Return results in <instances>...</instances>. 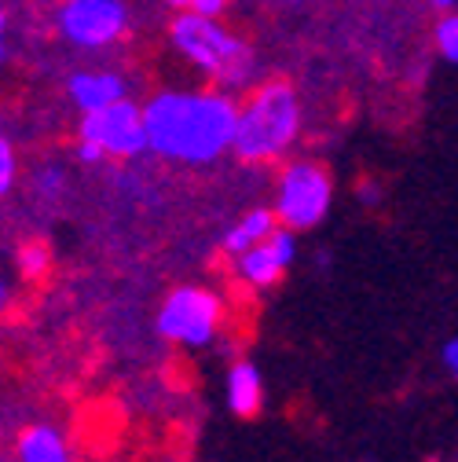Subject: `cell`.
<instances>
[{"mask_svg":"<svg viewBox=\"0 0 458 462\" xmlns=\"http://www.w3.org/2000/svg\"><path fill=\"white\" fill-rule=\"evenodd\" d=\"M147 147L177 165H209L232 151L239 99L227 88H161L143 103Z\"/></svg>","mask_w":458,"mask_h":462,"instance_id":"obj_1","label":"cell"},{"mask_svg":"<svg viewBox=\"0 0 458 462\" xmlns=\"http://www.w3.org/2000/svg\"><path fill=\"white\" fill-rule=\"evenodd\" d=\"M165 41L177 60H184L195 74H202L216 88L239 92L257 85L261 60L253 44L243 33H235L224 19H209L195 12H169Z\"/></svg>","mask_w":458,"mask_h":462,"instance_id":"obj_2","label":"cell"},{"mask_svg":"<svg viewBox=\"0 0 458 462\" xmlns=\"http://www.w3.org/2000/svg\"><path fill=\"white\" fill-rule=\"evenodd\" d=\"M301 92L286 78H264L239 99V125L232 154L246 165H275L301 136Z\"/></svg>","mask_w":458,"mask_h":462,"instance_id":"obj_3","label":"cell"},{"mask_svg":"<svg viewBox=\"0 0 458 462\" xmlns=\"http://www.w3.org/2000/svg\"><path fill=\"white\" fill-rule=\"evenodd\" d=\"M51 30L74 51H114L133 37L136 8L133 0H55Z\"/></svg>","mask_w":458,"mask_h":462,"instance_id":"obj_4","label":"cell"},{"mask_svg":"<svg viewBox=\"0 0 458 462\" xmlns=\"http://www.w3.org/2000/svg\"><path fill=\"white\" fill-rule=\"evenodd\" d=\"M334 199V180L326 165L312 162V158H298V162H286L279 172V184H275V217L286 227H316Z\"/></svg>","mask_w":458,"mask_h":462,"instance_id":"obj_5","label":"cell"},{"mask_svg":"<svg viewBox=\"0 0 458 462\" xmlns=\"http://www.w3.org/2000/svg\"><path fill=\"white\" fill-rule=\"evenodd\" d=\"M78 140H88L96 143L106 158H118V162H129V158H140L147 147V122H143V103H136L133 96L129 99H118L103 110H88L81 114L78 122Z\"/></svg>","mask_w":458,"mask_h":462,"instance_id":"obj_6","label":"cell"},{"mask_svg":"<svg viewBox=\"0 0 458 462\" xmlns=\"http://www.w3.org/2000/svg\"><path fill=\"white\" fill-rule=\"evenodd\" d=\"M224 305L216 294L202 291V286H180L165 298L158 312V334L180 345H209L216 327H220Z\"/></svg>","mask_w":458,"mask_h":462,"instance_id":"obj_7","label":"cell"},{"mask_svg":"<svg viewBox=\"0 0 458 462\" xmlns=\"http://www.w3.org/2000/svg\"><path fill=\"white\" fill-rule=\"evenodd\" d=\"M129 88H133V81L118 67H81V70L67 74V96L81 114L129 99Z\"/></svg>","mask_w":458,"mask_h":462,"instance_id":"obj_8","label":"cell"},{"mask_svg":"<svg viewBox=\"0 0 458 462\" xmlns=\"http://www.w3.org/2000/svg\"><path fill=\"white\" fill-rule=\"evenodd\" d=\"M264 403V382L261 371L250 360H239L232 371H227V408H232L239 419H253Z\"/></svg>","mask_w":458,"mask_h":462,"instance_id":"obj_9","label":"cell"},{"mask_svg":"<svg viewBox=\"0 0 458 462\" xmlns=\"http://www.w3.org/2000/svg\"><path fill=\"white\" fill-rule=\"evenodd\" d=\"M15 455H19V462H70V448H67L63 433L51 426H30L19 437Z\"/></svg>","mask_w":458,"mask_h":462,"instance_id":"obj_10","label":"cell"},{"mask_svg":"<svg viewBox=\"0 0 458 462\" xmlns=\"http://www.w3.org/2000/svg\"><path fill=\"white\" fill-rule=\"evenodd\" d=\"M275 224H279V217H275V209H250L232 231L224 236V250L227 254H246L250 246H257V243H264L271 231H275Z\"/></svg>","mask_w":458,"mask_h":462,"instance_id":"obj_11","label":"cell"},{"mask_svg":"<svg viewBox=\"0 0 458 462\" xmlns=\"http://www.w3.org/2000/svg\"><path fill=\"white\" fill-rule=\"evenodd\" d=\"M282 272H286V264H282L279 254L268 246V239L257 243V246H250L246 254H239V275H243L246 282H253V286H271V282L282 279Z\"/></svg>","mask_w":458,"mask_h":462,"instance_id":"obj_12","label":"cell"},{"mask_svg":"<svg viewBox=\"0 0 458 462\" xmlns=\"http://www.w3.org/2000/svg\"><path fill=\"white\" fill-rule=\"evenodd\" d=\"M433 48H436V55L444 63L458 67V8L436 15V23H433Z\"/></svg>","mask_w":458,"mask_h":462,"instance_id":"obj_13","label":"cell"},{"mask_svg":"<svg viewBox=\"0 0 458 462\" xmlns=\"http://www.w3.org/2000/svg\"><path fill=\"white\" fill-rule=\"evenodd\" d=\"M19 272L26 279H41L48 272V246L44 243H26L19 250Z\"/></svg>","mask_w":458,"mask_h":462,"instance_id":"obj_14","label":"cell"},{"mask_svg":"<svg viewBox=\"0 0 458 462\" xmlns=\"http://www.w3.org/2000/svg\"><path fill=\"white\" fill-rule=\"evenodd\" d=\"M15 184V147L8 136H0V199H5Z\"/></svg>","mask_w":458,"mask_h":462,"instance_id":"obj_15","label":"cell"},{"mask_svg":"<svg viewBox=\"0 0 458 462\" xmlns=\"http://www.w3.org/2000/svg\"><path fill=\"white\" fill-rule=\"evenodd\" d=\"M235 0H198L195 5V15H209V19H224L227 12H232Z\"/></svg>","mask_w":458,"mask_h":462,"instance_id":"obj_16","label":"cell"},{"mask_svg":"<svg viewBox=\"0 0 458 462\" xmlns=\"http://www.w3.org/2000/svg\"><path fill=\"white\" fill-rule=\"evenodd\" d=\"M8 30H12V15L5 8V0H0V67L8 60Z\"/></svg>","mask_w":458,"mask_h":462,"instance_id":"obj_17","label":"cell"},{"mask_svg":"<svg viewBox=\"0 0 458 462\" xmlns=\"http://www.w3.org/2000/svg\"><path fill=\"white\" fill-rule=\"evenodd\" d=\"M78 158H81L85 165H99V162H106V154H103L96 143H88V140H78Z\"/></svg>","mask_w":458,"mask_h":462,"instance_id":"obj_18","label":"cell"},{"mask_svg":"<svg viewBox=\"0 0 458 462\" xmlns=\"http://www.w3.org/2000/svg\"><path fill=\"white\" fill-rule=\"evenodd\" d=\"M444 367L458 378V337H451V341L444 345Z\"/></svg>","mask_w":458,"mask_h":462,"instance_id":"obj_19","label":"cell"},{"mask_svg":"<svg viewBox=\"0 0 458 462\" xmlns=\"http://www.w3.org/2000/svg\"><path fill=\"white\" fill-rule=\"evenodd\" d=\"M161 5H165L169 12H195L198 0H161Z\"/></svg>","mask_w":458,"mask_h":462,"instance_id":"obj_20","label":"cell"},{"mask_svg":"<svg viewBox=\"0 0 458 462\" xmlns=\"http://www.w3.org/2000/svg\"><path fill=\"white\" fill-rule=\"evenodd\" d=\"M356 191H360V199H363V202H378V195H381V191H378V184H374V180H367V184H360V188H356Z\"/></svg>","mask_w":458,"mask_h":462,"instance_id":"obj_21","label":"cell"},{"mask_svg":"<svg viewBox=\"0 0 458 462\" xmlns=\"http://www.w3.org/2000/svg\"><path fill=\"white\" fill-rule=\"evenodd\" d=\"M426 5H429L436 15H444V12H454V8H458V0H426Z\"/></svg>","mask_w":458,"mask_h":462,"instance_id":"obj_22","label":"cell"},{"mask_svg":"<svg viewBox=\"0 0 458 462\" xmlns=\"http://www.w3.org/2000/svg\"><path fill=\"white\" fill-rule=\"evenodd\" d=\"M275 5H282V8H305V5H312V0H275Z\"/></svg>","mask_w":458,"mask_h":462,"instance_id":"obj_23","label":"cell"},{"mask_svg":"<svg viewBox=\"0 0 458 462\" xmlns=\"http://www.w3.org/2000/svg\"><path fill=\"white\" fill-rule=\"evenodd\" d=\"M5 298H8V291H5V282H0V305H5Z\"/></svg>","mask_w":458,"mask_h":462,"instance_id":"obj_24","label":"cell"}]
</instances>
